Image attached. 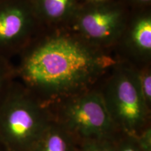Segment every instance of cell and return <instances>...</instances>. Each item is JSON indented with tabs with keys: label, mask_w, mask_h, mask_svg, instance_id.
I'll use <instances>...</instances> for the list:
<instances>
[{
	"label": "cell",
	"mask_w": 151,
	"mask_h": 151,
	"mask_svg": "<svg viewBox=\"0 0 151 151\" xmlns=\"http://www.w3.org/2000/svg\"><path fill=\"white\" fill-rule=\"evenodd\" d=\"M18 56L16 79L45 107L97 88L119 61L67 27H43Z\"/></svg>",
	"instance_id": "1"
},
{
	"label": "cell",
	"mask_w": 151,
	"mask_h": 151,
	"mask_svg": "<svg viewBox=\"0 0 151 151\" xmlns=\"http://www.w3.org/2000/svg\"><path fill=\"white\" fill-rule=\"evenodd\" d=\"M51 122L47 109L16 78L0 104V143L6 151H32Z\"/></svg>",
	"instance_id": "2"
},
{
	"label": "cell",
	"mask_w": 151,
	"mask_h": 151,
	"mask_svg": "<svg viewBox=\"0 0 151 151\" xmlns=\"http://www.w3.org/2000/svg\"><path fill=\"white\" fill-rule=\"evenodd\" d=\"M98 88L120 133L134 137L151 123V110L143 97L135 66L119 60Z\"/></svg>",
	"instance_id": "3"
},
{
	"label": "cell",
	"mask_w": 151,
	"mask_h": 151,
	"mask_svg": "<svg viewBox=\"0 0 151 151\" xmlns=\"http://www.w3.org/2000/svg\"><path fill=\"white\" fill-rule=\"evenodd\" d=\"M46 108L52 121L78 143L91 139H111L120 134L111 120L98 86Z\"/></svg>",
	"instance_id": "4"
},
{
	"label": "cell",
	"mask_w": 151,
	"mask_h": 151,
	"mask_svg": "<svg viewBox=\"0 0 151 151\" xmlns=\"http://www.w3.org/2000/svg\"><path fill=\"white\" fill-rule=\"evenodd\" d=\"M129 13L120 0L78 1L67 27L92 46L113 52Z\"/></svg>",
	"instance_id": "5"
},
{
	"label": "cell",
	"mask_w": 151,
	"mask_h": 151,
	"mask_svg": "<svg viewBox=\"0 0 151 151\" xmlns=\"http://www.w3.org/2000/svg\"><path fill=\"white\" fill-rule=\"evenodd\" d=\"M43 28L31 0H0V58L18 55Z\"/></svg>",
	"instance_id": "6"
},
{
	"label": "cell",
	"mask_w": 151,
	"mask_h": 151,
	"mask_svg": "<svg viewBox=\"0 0 151 151\" xmlns=\"http://www.w3.org/2000/svg\"><path fill=\"white\" fill-rule=\"evenodd\" d=\"M113 52L137 67L151 65V9L130 10Z\"/></svg>",
	"instance_id": "7"
},
{
	"label": "cell",
	"mask_w": 151,
	"mask_h": 151,
	"mask_svg": "<svg viewBox=\"0 0 151 151\" xmlns=\"http://www.w3.org/2000/svg\"><path fill=\"white\" fill-rule=\"evenodd\" d=\"M43 27H67L76 10L77 0H31Z\"/></svg>",
	"instance_id": "8"
},
{
	"label": "cell",
	"mask_w": 151,
	"mask_h": 151,
	"mask_svg": "<svg viewBox=\"0 0 151 151\" xmlns=\"http://www.w3.org/2000/svg\"><path fill=\"white\" fill-rule=\"evenodd\" d=\"M78 143L51 120L32 151H78Z\"/></svg>",
	"instance_id": "9"
},
{
	"label": "cell",
	"mask_w": 151,
	"mask_h": 151,
	"mask_svg": "<svg viewBox=\"0 0 151 151\" xmlns=\"http://www.w3.org/2000/svg\"><path fill=\"white\" fill-rule=\"evenodd\" d=\"M16 78L15 66L11 64L10 60L0 58V104Z\"/></svg>",
	"instance_id": "10"
},
{
	"label": "cell",
	"mask_w": 151,
	"mask_h": 151,
	"mask_svg": "<svg viewBox=\"0 0 151 151\" xmlns=\"http://www.w3.org/2000/svg\"><path fill=\"white\" fill-rule=\"evenodd\" d=\"M136 68L143 97L147 106L151 110V65Z\"/></svg>",
	"instance_id": "11"
},
{
	"label": "cell",
	"mask_w": 151,
	"mask_h": 151,
	"mask_svg": "<svg viewBox=\"0 0 151 151\" xmlns=\"http://www.w3.org/2000/svg\"><path fill=\"white\" fill-rule=\"evenodd\" d=\"M116 137L82 141L78 143V151H116Z\"/></svg>",
	"instance_id": "12"
},
{
	"label": "cell",
	"mask_w": 151,
	"mask_h": 151,
	"mask_svg": "<svg viewBox=\"0 0 151 151\" xmlns=\"http://www.w3.org/2000/svg\"><path fill=\"white\" fill-rule=\"evenodd\" d=\"M132 137L141 151H151V124H148Z\"/></svg>",
	"instance_id": "13"
},
{
	"label": "cell",
	"mask_w": 151,
	"mask_h": 151,
	"mask_svg": "<svg viewBox=\"0 0 151 151\" xmlns=\"http://www.w3.org/2000/svg\"><path fill=\"white\" fill-rule=\"evenodd\" d=\"M116 151H141L131 136L119 134L116 137Z\"/></svg>",
	"instance_id": "14"
},
{
	"label": "cell",
	"mask_w": 151,
	"mask_h": 151,
	"mask_svg": "<svg viewBox=\"0 0 151 151\" xmlns=\"http://www.w3.org/2000/svg\"><path fill=\"white\" fill-rule=\"evenodd\" d=\"M130 10L151 9V0H120Z\"/></svg>",
	"instance_id": "15"
},
{
	"label": "cell",
	"mask_w": 151,
	"mask_h": 151,
	"mask_svg": "<svg viewBox=\"0 0 151 151\" xmlns=\"http://www.w3.org/2000/svg\"><path fill=\"white\" fill-rule=\"evenodd\" d=\"M0 151H6L4 149V148L2 146V145H1V143H0Z\"/></svg>",
	"instance_id": "16"
},
{
	"label": "cell",
	"mask_w": 151,
	"mask_h": 151,
	"mask_svg": "<svg viewBox=\"0 0 151 151\" xmlns=\"http://www.w3.org/2000/svg\"><path fill=\"white\" fill-rule=\"evenodd\" d=\"M85 1H102V0H82Z\"/></svg>",
	"instance_id": "17"
}]
</instances>
